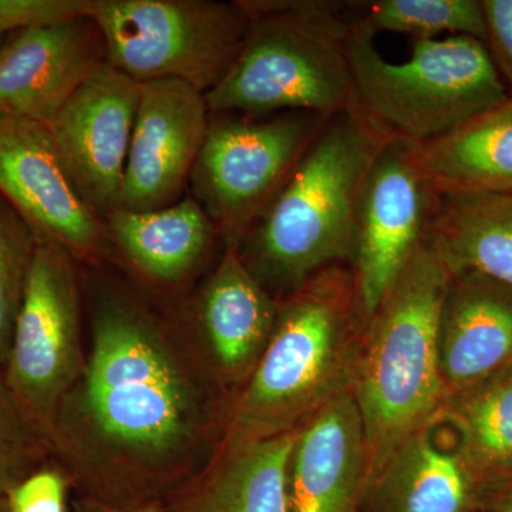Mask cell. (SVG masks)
Returning a JSON list of instances; mask_svg holds the SVG:
<instances>
[{"label": "cell", "instance_id": "1", "mask_svg": "<svg viewBox=\"0 0 512 512\" xmlns=\"http://www.w3.org/2000/svg\"><path fill=\"white\" fill-rule=\"evenodd\" d=\"M387 141L355 106L326 121L242 237L259 284L292 293L323 269L352 265L360 194Z\"/></svg>", "mask_w": 512, "mask_h": 512}, {"label": "cell", "instance_id": "2", "mask_svg": "<svg viewBox=\"0 0 512 512\" xmlns=\"http://www.w3.org/2000/svg\"><path fill=\"white\" fill-rule=\"evenodd\" d=\"M451 279L426 235L363 329L352 393L365 426L367 487L394 448L446 407L440 323Z\"/></svg>", "mask_w": 512, "mask_h": 512}, {"label": "cell", "instance_id": "3", "mask_svg": "<svg viewBox=\"0 0 512 512\" xmlns=\"http://www.w3.org/2000/svg\"><path fill=\"white\" fill-rule=\"evenodd\" d=\"M244 46L220 83L205 94L210 113L249 119L309 111L332 117L355 106L346 3L247 0Z\"/></svg>", "mask_w": 512, "mask_h": 512}, {"label": "cell", "instance_id": "4", "mask_svg": "<svg viewBox=\"0 0 512 512\" xmlns=\"http://www.w3.org/2000/svg\"><path fill=\"white\" fill-rule=\"evenodd\" d=\"M352 272L313 275L278 309L271 339L238 407L239 441L289 433L352 392L360 349Z\"/></svg>", "mask_w": 512, "mask_h": 512}, {"label": "cell", "instance_id": "5", "mask_svg": "<svg viewBox=\"0 0 512 512\" xmlns=\"http://www.w3.org/2000/svg\"><path fill=\"white\" fill-rule=\"evenodd\" d=\"M373 37L353 20L349 53L355 107L386 140L424 146L508 99L481 40H414L406 62L390 63L377 52Z\"/></svg>", "mask_w": 512, "mask_h": 512}, {"label": "cell", "instance_id": "6", "mask_svg": "<svg viewBox=\"0 0 512 512\" xmlns=\"http://www.w3.org/2000/svg\"><path fill=\"white\" fill-rule=\"evenodd\" d=\"M84 402L100 436L138 457L173 453L190 437V386L146 316L124 302L101 306Z\"/></svg>", "mask_w": 512, "mask_h": 512}, {"label": "cell", "instance_id": "7", "mask_svg": "<svg viewBox=\"0 0 512 512\" xmlns=\"http://www.w3.org/2000/svg\"><path fill=\"white\" fill-rule=\"evenodd\" d=\"M89 18L114 69L140 84L180 80L204 96L231 69L249 29L242 0H93Z\"/></svg>", "mask_w": 512, "mask_h": 512}, {"label": "cell", "instance_id": "8", "mask_svg": "<svg viewBox=\"0 0 512 512\" xmlns=\"http://www.w3.org/2000/svg\"><path fill=\"white\" fill-rule=\"evenodd\" d=\"M329 119L289 111L269 120L210 121L190 178L197 201L229 244H239Z\"/></svg>", "mask_w": 512, "mask_h": 512}, {"label": "cell", "instance_id": "9", "mask_svg": "<svg viewBox=\"0 0 512 512\" xmlns=\"http://www.w3.org/2000/svg\"><path fill=\"white\" fill-rule=\"evenodd\" d=\"M419 150L406 141H387L363 184L352 262L362 329L426 238L439 204L440 194L427 180Z\"/></svg>", "mask_w": 512, "mask_h": 512}, {"label": "cell", "instance_id": "10", "mask_svg": "<svg viewBox=\"0 0 512 512\" xmlns=\"http://www.w3.org/2000/svg\"><path fill=\"white\" fill-rule=\"evenodd\" d=\"M79 329V295L69 252L39 242L6 365V384L29 420L52 419L76 379Z\"/></svg>", "mask_w": 512, "mask_h": 512}, {"label": "cell", "instance_id": "11", "mask_svg": "<svg viewBox=\"0 0 512 512\" xmlns=\"http://www.w3.org/2000/svg\"><path fill=\"white\" fill-rule=\"evenodd\" d=\"M140 83L104 60L50 124L70 177L97 215L120 208Z\"/></svg>", "mask_w": 512, "mask_h": 512}, {"label": "cell", "instance_id": "12", "mask_svg": "<svg viewBox=\"0 0 512 512\" xmlns=\"http://www.w3.org/2000/svg\"><path fill=\"white\" fill-rule=\"evenodd\" d=\"M0 194L39 242L67 252L99 244L100 217L77 190L46 124L0 116Z\"/></svg>", "mask_w": 512, "mask_h": 512}, {"label": "cell", "instance_id": "13", "mask_svg": "<svg viewBox=\"0 0 512 512\" xmlns=\"http://www.w3.org/2000/svg\"><path fill=\"white\" fill-rule=\"evenodd\" d=\"M207 100L180 80L140 84L120 208L154 211L178 202L207 136Z\"/></svg>", "mask_w": 512, "mask_h": 512}, {"label": "cell", "instance_id": "14", "mask_svg": "<svg viewBox=\"0 0 512 512\" xmlns=\"http://www.w3.org/2000/svg\"><path fill=\"white\" fill-rule=\"evenodd\" d=\"M103 56V37L89 16L6 37L0 45V116L50 126Z\"/></svg>", "mask_w": 512, "mask_h": 512}, {"label": "cell", "instance_id": "15", "mask_svg": "<svg viewBox=\"0 0 512 512\" xmlns=\"http://www.w3.org/2000/svg\"><path fill=\"white\" fill-rule=\"evenodd\" d=\"M367 473L365 426L348 392L296 431L288 468L289 512H355Z\"/></svg>", "mask_w": 512, "mask_h": 512}, {"label": "cell", "instance_id": "16", "mask_svg": "<svg viewBox=\"0 0 512 512\" xmlns=\"http://www.w3.org/2000/svg\"><path fill=\"white\" fill-rule=\"evenodd\" d=\"M512 366V291L483 276L451 279L440 323L448 397Z\"/></svg>", "mask_w": 512, "mask_h": 512}, {"label": "cell", "instance_id": "17", "mask_svg": "<svg viewBox=\"0 0 512 512\" xmlns=\"http://www.w3.org/2000/svg\"><path fill=\"white\" fill-rule=\"evenodd\" d=\"M473 481L460 441L444 444L436 417L394 448L370 487L380 512H466Z\"/></svg>", "mask_w": 512, "mask_h": 512}, {"label": "cell", "instance_id": "18", "mask_svg": "<svg viewBox=\"0 0 512 512\" xmlns=\"http://www.w3.org/2000/svg\"><path fill=\"white\" fill-rule=\"evenodd\" d=\"M279 306L229 244L202 296V325L225 372L256 365L271 339Z\"/></svg>", "mask_w": 512, "mask_h": 512}, {"label": "cell", "instance_id": "19", "mask_svg": "<svg viewBox=\"0 0 512 512\" xmlns=\"http://www.w3.org/2000/svg\"><path fill=\"white\" fill-rule=\"evenodd\" d=\"M420 163L440 195H512V96L424 144Z\"/></svg>", "mask_w": 512, "mask_h": 512}, {"label": "cell", "instance_id": "20", "mask_svg": "<svg viewBox=\"0 0 512 512\" xmlns=\"http://www.w3.org/2000/svg\"><path fill=\"white\" fill-rule=\"evenodd\" d=\"M427 238L453 276L512 291V195H440Z\"/></svg>", "mask_w": 512, "mask_h": 512}, {"label": "cell", "instance_id": "21", "mask_svg": "<svg viewBox=\"0 0 512 512\" xmlns=\"http://www.w3.org/2000/svg\"><path fill=\"white\" fill-rule=\"evenodd\" d=\"M107 222L130 261L163 281H175L190 272L212 235L210 215L192 198L154 211L117 208L107 215Z\"/></svg>", "mask_w": 512, "mask_h": 512}, {"label": "cell", "instance_id": "22", "mask_svg": "<svg viewBox=\"0 0 512 512\" xmlns=\"http://www.w3.org/2000/svg\"><path fill=\"white\" fill-rule=\"evenodd\" d=\"M296 431L242 441L202 495L197 512H289L288 468Z\"/></svg>", "mask_w": 512, "mask_h": 512}, {"label": "cell", "instance_id": "23", "mask_svg": "<svg viewBox=\"0 0 512 512\" xmlns=\"http://www.w3.org/2000/svg\"><path fill=\"white\" fill-rule=\"evenodd\" d=\"M443 417L456 426L474 474L512 471V366L448 397Z\"/></svg>", "mask_w": 512, "mask_h": 512}, {"label": "cell", "instance_id": "24", "mask_svg": "<svg viewBox=\"0 0 512 512\" xmlns=\"http://www.w3.org/2000/svg\"><path fill=\"white\" fill-rule=\"evenodd\" d=\"M349 5L357 10L353 20L373 35L402 33L419 40L450 32L481 42L487 35L481 0H376Z\"/></svg>", "mask_w": 512, "mask_h": 512}, {"label": "cell", "instance_id": "25", "mask_svg": "<svg viewBox=\"0 0 512 512\" xmlns=\"http://www.w3.org/2000/svg\"><path fill=\"white\" fill-rule=\"evenodd\" d=\"M37 245L35 232L0 194V366L8 365Z\"/></svg>", "mask_w": 512, "mask_h": 512}, {"label": "cell", "instance_id": "26", "mask_svg": "<svg viewBox=\"0 0 512 512\" xmlns=\"http://www.w3.org/2000/svg\"><path fill=\"white\" fill-rule=\"evenodd\" d=\"M92 8L93 0H0V36L86 18Z\"/></svg>", "mask_w": 512, "mask_h": 512}, {"label": "cell", "instance_id": "27", "mask_svg": "<svg viewBox=\"0 0 512 512\" xmlns=\"http://www.w3.org/2000/svg\"><path fill=\"white\" fill-rule=\"evenodd\" d=\"M485 18V46L505 87L512 90V0H481Z\"/></svg>", "mask_w": 512, "mask_h": 512}, {"label": "cell", "instance_id": "28", "mask_svg": "<svg viewBox=\"0 0 512 512\" xmlns=\"http://www.w3.org/2000/svg\"><path fill=\"white\" fill-rule=\"evenodd\" d=\"M10 512H64V483L59 474L43 471L20 481L9 493Z\"/></svg>", "mask_w": 512, "mask_h": 512}, {"label": "cell", "instance_id": "29", "mask_svg": "<svg viewBox=\"0 0 512 512\" xmlns=\"http://www.w3.org/2000/svg\"><path fill=\"white\" fill-rule=\"evenodd\" d=\"M35 444V431L13 399L8 384L0 382V447L18 456Z\"/></svg>", "mask_w": 512, "mask_h": 512}, {"label": "cell", "instance_id": "30", "mask_svg": "<svg viewBox=\"0 0 512 512\" xmlns=\"http://www.w3.org/2000/svg\"><path fill=\"white\" fill-rule=\"evenodd\" d=\"M22 471L15 454L0 447V494H9L20 483Z\"/></svg>", "mask_w": 512, "mask_h": 512}, {"label": "cell", "instance_id": "31", "mask_svg": "<svg viewBox=\"0 0 512 512\" xmlns=\"http://www.w3.org/2000/svg\"><path fill=\"white\" fill-rule=\"evenodd\" d=\"M497 512H512V490L501 495L497 501Z\"/></svg>", "mask_w": 512, "mask_h": 512}, {"label": "cell", "instance_id": "32", "mask_svg": "<svg viewBox=\"0 0 512 512\" xmlns=\"http://www.w3.org/2000/svg\"><path fill=\"white\" fill-rule=\"evenodd\" d=\"M136 512H158L154 508H144V510H138Z\"/></svg>", "mask_w": 512, "mask_h": 512}, {"label": "cell", "instance_id": "33", "mask_svg": "<svg viewBox=\"0 0 512 512\" xmlns=\"http://www.w3.org/2000/svg\"><path fill=\"white\" fill-rule=\"evenodd\" d=\"M5 39H6V36H0V45H2L3 40H5Z\"/></svg>", "mask_w": 512, "mask_h": 512}, {"label": "cell", "instance_id": "34", "mask_svg": "<svg viewBox=\"0 0 512 512\" xmlns=\"http://www.w3.org/2000/svg\"><path fill=\"white\" fill-rule=\"evenodd\" d=\"M356 512V511H355Z\"/></svg>", "mask_w": 512, "mask_h": 512}]
</instances>
